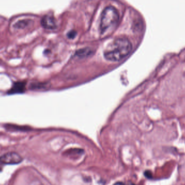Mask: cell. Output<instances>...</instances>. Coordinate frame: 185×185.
<instances>
[{
    "label": "cell",
    "instance_id": "cell-8",
    "mask_svg": "<svg viewBox=\"0 0 185 185\" xmlns=\"http://www.w3.org/2000/svg\"><path fill=\"white\" fill-rule=\"evenodd\" d=\"M114 185H125L123 183L121 182H116L115 184Z\"/></svg>",
    "mask_w": 185,
    "mask_h": 185
},
{
    "label": "cell",
    "instance_id": "cell-7",
    "mask_svg": "<svg viewBox=\"0 0 185 185\" xmlns=\"http://www.w3.org/2000/svg\"><path fill=\"white\" fill-rule=\"evenodd\" d=\"M76 32H75V31H74V30H72V31H70L69 32V33L67 34V36H68V38H69V39H74V37L76 36Z\"/></svg>",
    "mask_w": 185,
    "mask_h": 185
},
{
    "label": "cell",
    "instance_id": "cell-1",
    "mask_svg": "<svg viewBox=\"0 0 185 185\" xmlns=\"http://www.w3.org/2000/svg\"><path fill=\"white\" fill-rule=\"evenodd\" d=\"M131 42L126 38H118L111 42L103 51V56L108 61L118 62L131 53Z\"/></svg>",
    "mask_w": 185,
    "mask_h": 185
},
{
    "label": "cell",
    "instance_id": "cell-5",
    "mask_svg": "<svg viewBox=\"0 0 185 185\" xmlns=\"http://www.w3.org/2000/svg\"><path fill=\"white\" fill-rule=\"evenodd\" d=\"M93 53V50L89 48H85L78 50L76 52V55L80 58L87 57Z\"/></svg>",
    "mask_w": 185,
    "mask_h": 185
},
{
    "label": "cell",
    "instance_id": "cell-4",
    "mask_svg": "<svg viewBox=\"0 0 185 185\" xmlns=\"http://www.w3.org/2000/svg\"><path fill=\"white\" fill-rule=\"evenodd\" d=\"M41 25L45 29L50 30L55 29L57 27L56 20L53 17L50 15H46L42 18Z\"/></svg>",
    "mask_w": 185,
    "mask_h": 185
},
{
    "label": "cell",
    "instance_id": "cell-2",
    "mask_svg": "<svg viewBox=\"0 0 185 185\" xmlns=\"http://www.w3.org/2000/svg\"><path fill=\"white\" fill-rule=\"evenodd\" d=\"M119 21V14L116 9L108 6L103 10L101 14L100 25V33L103 36L111 35L117 27Z\"/></svg>",
    "mask_w": 185,
    "mask_h": 185
},
{
    "label": "cell",
    "instance_id": "cell-9",
    "mask_svg": "<svg viewBox=\"0 0 185 185\" xmlns=\"http://www.w3.org/2000/svg\"><path fill=\"white\" fill-rule=\"evenodd\" d=\"M128 185H135L134 184H133V183H132V182H129V183H128Z\"/></svg>",
    "mask_w": 185,
    "mask_h": 185
},
{
    "label": "cell",
    "instance_id": "cell-6",
    "mask_svg": "<svg viewBox=\"0 0 185 185\" xmlns=\"http://www.w3.org/2000/svg\"><path fill=\"white\" fill-rule=\"evenodd\" d=\"M24 89V85L22 83H17L15 85L13 88L12 89V93H18V92H22L23 91Z\"/></svg>",
    "mask_w": 185,
    "mask_h": 185
},
{
    "label": "cell",
    "instance_id": "cell-3",
    "mask_svg": "<svg viewBox=\"0 0 185 185\" xmlns=\"http://www.w3.org/2000/svg\"><path fill=\"white\" fill-rule=\"evenodd\" d=\"M22 161V157L15 152L7 153L0 156V172L3 167L7 164H16L20 163Z\"/></svg>",
    "mask_w": 185,
    "mask_h": 185
}]
</instances>
